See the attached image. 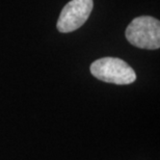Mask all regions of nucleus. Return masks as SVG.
Masks as SVG:
<instances>
[{
    "instance_id": "f257e3e1",
    "label": "nucleus",
    "mask_w": 160,
    "mask_h": 160,
    "mask_svg": "<svg viewBox=\"0 0 160 160\" xmlns=\"http://www.w3.org/2000/svg\"><path fill=\"white\" fill-rule=\"evenodd\" d=\"M125 34L131 45L140 49L156 50L160 48V22L150 16L133 19Z\"/></svg>"
},
{
    "instance_id": "f03ea898",
    "label": "nucleus",
    "mask_w": 160,
    "mask_h": 160,
    "mask_svg": "<svg viewBox=\"0 0 160 160\" xmlns=\"http://www.w3.org/2000/svg\"><path fill=\"white\" fill-rule=\"evenodd\" d=\"M92 75L101 81L113 84H131L136 80L134 70L123 59L103 57L91 65Z\"/></svg>"
},
{
    "instance_id": "7ed1b4c3",
    "label": "nucleus",
    "mask_w": 160,
    "mask_h": 160,
    "mask_svg": "<svg viewBox=\"0 0 160 160\" xmlns=\"http://www.w3.org/2000/svg\"><path fill=\"white\" fill-rule=\"evenodd\" d=\"M92 8V0H71L60 12L56 24L57 29L62 33H68L78 29L88 21Z\"/></svg>"
}]
</instances>
